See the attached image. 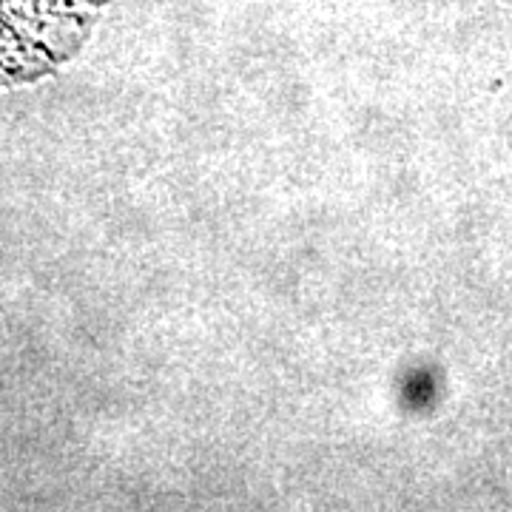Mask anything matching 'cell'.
Returning a JSON list of instances; mask_svg holds the SVG:
<instances>
[{"label":"cell","instance_id":"cell-1","mask_svg":"<svg viewBox=\"0 0 512 512\" xmlns=\"http://www.w3.org/2000/svg\"><path fill=\"white\" fill-rule=\"evenodd\" d=\"M507 80H512V72L504 74L501 80H495V83H493V92H495V89H501V83H507Z\"/></svg>","mask_w":512,"mask_h":512}]
</instances>
